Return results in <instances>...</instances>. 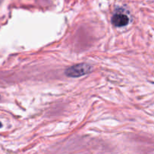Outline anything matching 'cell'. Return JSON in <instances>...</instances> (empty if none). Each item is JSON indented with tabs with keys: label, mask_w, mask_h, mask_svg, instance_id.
Here are the masks:
<instances>
[{
	"label": "cell",
	"mask_w": 154,
	"mask_h": 154,
	"mask_svg": "<svg viewBox=\"0 0 154 154\" xmlns=\"http://www.w3.org/2000/svg\"><path fill=\"white\" fill-rule=\"evenodd\" d=\"M93 70V67L87 63H79L68 68L66 70V75L71 78H78L87 74H89Z\"/></svg>",
	"instance_id": "1"
},
{
	"label": "cell",
	"mask_w": 154,
	"mask_h": 154,
	"mask_svg": "<svg viewBox=\"0 0 154 154\" xmlns=\"http://www.w3.org/2000/svg\"><path fill=\"white\" fill-rule=\"evenodd\" d=\"M111 23L117 27H123L129 23V17L122 12H117L113 15Z\"/></svg>",
	"instance_id": "2"
}]
</instances>
